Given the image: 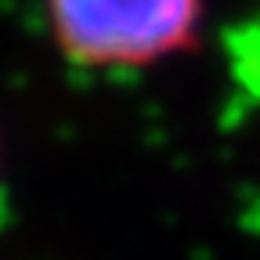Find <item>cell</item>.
Returning <instances> with one entry per match:
<instances>
[{
    "instance_id": "cell-1",
    "label": "cell",
    "mask_w": 260,
    "mask_h": 260,
    "mask_svg": "<svg viewBox=\"0 0 260 260\" xmlns=\"http://www.w3.org/2000/svg\"><path fill=\"white\" fill-rule=\"evenodd\" d=\"M54 51L83 73H141L199 44L206 0H40Z\"/></svg>"
},
{
    "instance_id": "cell-2",
    "label": "cell",
    "mask_w": 260,
    "mask_h": 260,
    "mask_svg": "<svg viewBox=\"0 0 260 260\" xmlns=\"http://www.w3.org/2000/svg\"><path fill=\"white\" fill-rule=\"evenodd\" d=\"M0 170H4V148H0Z\"/></svg>"
}]
</instances>
